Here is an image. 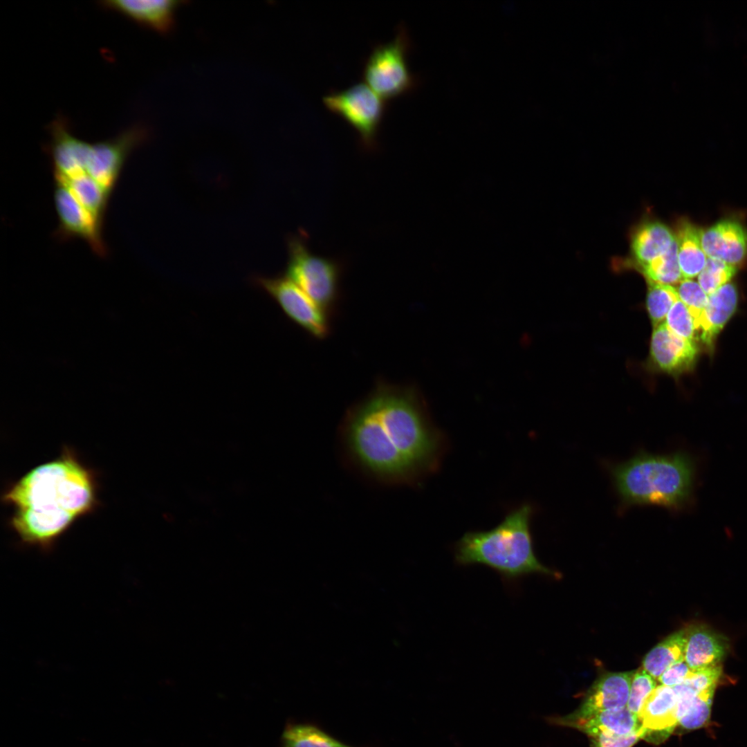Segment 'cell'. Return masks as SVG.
I'll list each match as a JSON object with an SVG mask.
<instances>
[{
    "instance_id": "obj_1",
    "label": "cell",
    "mask_w": 747,
    "mask_h": 747,
    "mask_svg": "<svg viewBox=\"0 0 747 747\" xmlns=\"http://www.w3.org/2000/svg\"><path fill=\"white\" fill-rule=\"evenodd\" d=\"M338 442L344 465L387 486L417 482L436 465L442 445L420 392L383 380L347 409Z\"/></svg>"
},
{
    "instance_id": "obj_2",
    "label": "cell",
    "mask_w": 747,
    "mask_h": 747,
    "mask_svg": "<svg viewBox=\"0 0 747 747\" xmlns=\"http://www.w3.org/2000/svg\"><path fill=\"white\" fill-rule=\"evenodd\" d=\"M97 491L95 472L66 446L58 457L12 483L1 498L13 509L9 524L21 542L48 551L74 522L93 512Z\"/></svg>"
},
{
    "instance_id": "obj_3",
    "label": "cell",
    "mask_w": 747,
    "mask_h": 747,
    "mask_svg": "<svg viewBox=\"0 0 747 747\" xmlns=\"http://www.w3.org/2000/svg\"><path fill=\"white\" fill-rule=\"evenodd\" d=\"M531 514V507L524 504L492 530L466 533L455 546L456 562L461 565H485L508 580L531 573L554 575L535 554L530 531Z\"/></svg>"
},
{
    "instance_id": "obj_4",
    "label": "cell",
    "mask_w": 747,
    "mask_h": 747,
    "mask_svg": "<svg viewBox=\"0 0 747 747\" xmlns=\"http://www.w3.org/2000/svg\"><path fill=\"white\" fill-rule=\"evenodd\" d=\"M694 465L684 453L640 454L616 466L614 477L622 499L677 509L692 497Z\"/></svg>"
},
{
    "instance_id": "obj_5",
    "label": "cell",
    "mask_w": 747,
    "mask_h": 747,
    "mask_svg": "<svg viewBox=\"0 0 747 747\" xmlns=\"http://www.w3.org/2000/svg\"><path fill=\"white\" fill-rule=\"evenodd\" d=\"M307 238L304 232L288 237L286 277L333 317L341 297L343 264L312 252Z\"/></svg>"
},
{
    "instance_id": "obj_6",
    "label": "cell",
    "mask_w": 747,
    "mask_h": 747,
    "mask_svg": "<svg viewBox=\"0 0 747 747\" xmlns=\"http://www.w3.org/2000/svg\"><path fill=\"white\" fill-rule=\"evenodd\" d=\"M410 48L407 32L400 26L395 37L375 46L365 62V83L385 101L411 91L419 83L408 66Z\"/></svg>"
},
{
    "instance_id": "obj_7",
    "label": "cell",
    "mask_w": 747,
    "mask_h": 747,
    "mask_svg": "<svg viewBox=\"0 0 747 747\" xmlns=\"http://www.w3.org/2000/svg\"><path fill=\"white\" fill-rule=\"evenodd\" d=\"M322 101L329 111L356 131L365 150L376 149L386 103L367 84L357 83L346 89L333 91L324 96Z\"/></svg>"
},
{
    "instance_id": "obj_8",
    "label": "cell",
    "mask_w": 747,
    "mask_h": 747,
    "mask_svg": "<svg viewBox=\"0 0 747 747\" xmlns=\"http://www.w3.org/2000/svg\"><path fill=\"white\" fill-rule=\"evenodd\" d=\"M255 282L311 337L324 340L330 335L332 317L287 277H259Z\"/></svg>"
},
{
    "instance_id": "obj_9",
    "label": "cell",
    "mask_w": 747,
    "mask_h": 747,
    "mask_svg": "<svg viewBox=\"0 0 747 747\" xmlns=\"http://www.w3.org/2000/svg\"><path fill=\"white\" fill-rule=\"evenodd\" d=\"M149 133L147 127L136 124L114 138L91 143L86 174L111 194L128 156L146 141Z\"/></svg>"
},
{
    "instance_id": "obj_10",
    "label": "cell",
    "mask_w": 747,
    "mask_h": 747,
    "mask_svg": "<svg viewBox=\"0 0 747 747\" xmlns=\"http://www.w3.org/2000/svg\"><path fill=\"white\" fill-rule=\"evenodd\" d=\"M55 183L54 201L58 217L55 237L65 241L80 238L85 241L96 255L105 257L107 248L102 236V228L64 185Z\"/></svg>"
},
{
    "instance_id": "obj_11",
    "label": "cell",
    "mask_w": 747,
    "mask_h": 747,
    "mask_svg": "<svg viewBox=\"0 0 747 747\" xmlns=\"http://www.w3.org/2000/svg\"><path fill=\"white\" fill-rule=\"evenodd\" d=\"M635 671L609 672L602 675L591 686L580 706L563 717H548L547 722L560 726L567 721L587 718L596 713L627 707Z\"/></svg>"
},
{
    "instance_id": "obj_12",
    "label": "cell",
    "mask_w": 747,
    "mask_h": 747,
    "mask_svg": "<svg viewBox=\"0 0 747 747\" xmlns=\"http://www.w3.org/2000/svg\"><path fill=\"white\" fill-rule=\"evenodd\" d=\"M48 146L55 179H68L86 174L91 143L73 135L64 117H57L48 127Z\"/></svg>"
},
{
    "instance_id": "obj_13",
    "label": "cell",
    "mask_w": 747,
    "mask_h": 747,
    "mask_svg": "<svg viewBox=\"0 0 747 747\" xmlns=\"http://www.w3.org/2000/svg\"><path fill=\"white\" fill-rule=\"evenodd\" d=\"M698 354L695 342L684 339L672 332L665 322L654 327L649 360L658 370L671 375H679L690 370Z\"/></svg>"
},
{
    "instance_id": "obj_14",
    "label": "cell",
    "mask_w": 747,
    "mask_h": 747,
    "mask_svg": "<svg viewBox=\"0 0 747 747\" xmlns=\"http://www.w3.org/2000/svg\"><path fill=\"white\" fill-rule=\"evenodd\" d=\"M676 705L673 688L657 685L645 701L638 716L642 739L654 744L664 741L678 726Z\"/></svg>"
},
{
    "instance_id": "obj_15",
    "label": "cell",
    "mask_w": 747,
    "mask_h": 747,
    "mask_svg": "<svg viewBox=\"0 0 747 747\" xmlns=\"http://www.w3.org/2000/svg\"><path fill=\"white\" fill-rule=\"evenodd\" d=\"M701 240L708 258L735 266L747 255V231L735 221H722L701 230Z\"/></svg>"
},
{
    "instance_id": "obj_16",
    "label": "cell",
    "mask_w": 747,
    "mask_h": 747,
    "mask_svg": "<svg viewBox=\"0 0 747 747\" xmlns=\"http://www.w3.org/2000/svg\"><path fill=\"white\" fill-rule=\"evenodd\" d=\"M182 1L173 0L104 1L103 6L120 12L138 24L166 33L174 27L176 13Z\"/></svg>"
},
{
    "instance_id": "obj_17",
    "label": "cell",
    "mask_w": 747,
    "mask_h": 747,
    "mask_svg": "<svg viewBox=\"0 0 747 747\" xmlns=\"http://www.w3.org/2000/svg\"><path fill=\"white\" fill-rule=\"evenodd\" d=\"M727 648L725 638L704 625L686 628L684 660L692 671L719 665Z\"/></svg>"
},
{
    "instance_id": "obj_18",
    "label": "cell",
    "mask_w": 747,
    "mask_h": 747,
    "mask_svg": "<svg viewBox=\"0 0 747 747\" xmlns=\"http://www.w3.org/2000/svg\"><path fill=\"white\" fill-rule=\"evenodd\" d=\"M737 300L736 286L730 282L708 295L699 329L701 339L708 349H712L718 334L735 313Z\"/></svg>"
},
{
    "instance_id": "obj_19",
    "label": "cell",
    "mask_w": 747,
    "mask_h": 747,
    "mask_svg": "<svg viewBox=\"0 0 747 747\" xmlns=\"http://www.w3.org/2000/svg\"><path fill=\"white\" fill-rule=\"evenodd\" d=\"M561 726L576 728L589 737L627 735L640 727L638 717L627 707L602 711L587 718L564 722Z\"/></svg>"
},
{
    "instance_id": "obj_20",
    "label": "cell",
    "mask_w": 747,
    "mask_h": 747,
    "mask_svg": "<svg viewBox=\"0 0 747 747\" xmlns=\"http://www.w3.org/2000/svg\"><path fill=\"white\" fill-rule=\"evenodd\" d=\"M676 241L674 234L664 223L647 221L641 224L631 238V252L639 267L664 254Z\"/></svg>"
},
{
    "instance_id": "obj_21",
    "label": "cell",
    "mask_w": 747,
    "mask_h": 747,
    "mask_svg": "<svg viewBox=\"0 0 747 747\" xmlns=\"http://www.w3.org/2000/svg\"><path fill=\"white\" fill-rule=\"evenodd\" d=\"M679 267L683 279L700 274L706 264L701 240V230L687 221L679 223L675 235Z\"/></svg>"
},
{
    "instance_id": "obj_22",
    "label": "cell",
    "mask_w": 747,
    "mask_h": 747,
    "mask_svg": "<svg viewBox=\"0 0 747 747\" xmlns=\"http://www.w3.org/2000/svg\"><path fill=\"white\" fill-rule=\"evenodd\" d=\"M55 181L64 185L97 223L103 228L111 193L87 174L68 179H55Z\"/></svg>"
},
{
    "instance_id": "obj_23",
    "label": "cell",
    "mask_w": 747,
    "mask_h": 747,
    "mask_svg": "<svg viewBox=\"0 0 747 747\" xmlns=\"http://www.w3.org/2000/svg\"><path fill=\"white\" fill-rule=\"evenodd\" d=\"M686 628L668 636L652 648L643 661V669L658 680L667 668L684 660Z\"/></svg>"
},
{
    "instance_id": "obj_24",
    "label": "cell",
    "mask_w": 747,
    "mask_h": 747,
    "mask_svg": "<svg viewBox=\"0 0 747 747\" xmlns=\"http://www.w3.org/2000/svg\"><path fill=\"white\" fill-rule=\"evenodd\" d=\"M326 731L312 723L289 721L286 725L279 747H344Z\"/></svg>"
},
{
    "instance_id": "obj_25",
    "label": "cell",
    "mask_w": 747,
    "mask_h": 747,
    "mask_svg": "<svg viewBox=\"0 0 747 747\" xmlns=\"http://www.w3.org/2000/svg\"><path fill=\"white\" fill-rule=\"evenodd\" d=\"M640 270L647 282L668 285L679 283L683 278L678 260L676 241L664 254L640 267Z\"/></svg>"
},
{
    "instance_id": "obj_26",
    "label": "cell",
    "mask_w": 747,
    "mask_h": 747,
    "mask_svg": "<svg viewBox=\"0 0 747 747\" xmlns=\"http://www.w3.org/2000/svg\"><path fill=\"white\" fill-rule=\"evenodd\" d=\"M647 282L646 306L650 321L655 327L663 322L679 297L676 288L672 285Z\"/></svg>"
},
{
    "instance_id": "obj_27",
    "label": "cell",
    "mask_w": 747,
    "mask_h": 747,
    "mask_svg": "<svg viewBox=\"0 0 747 747\" xmlns=\"http://www.w3.org/2000/svg\"><path fill=\"white\" fill-rule=\"evenodd\" d=\"M736 271L735 266L708 257L704 268L698 275V283L709 295L728 283Z\"/></svg>"
},
{
    "instance_id": "obj_28",
    "label": "cell",
    "mask_w": 747,
    "mask_h": 747,
    "mask_svg": "<svg viewBox=\"0 0 747 747\" xmlns=\"http://www.w3.org/2000/svg\"><path fill=\"white\" fill-rule=\"evenodd\" d=\"M716 687L699 692L678 726L686 730L699 728L707 724L710 717L711 707Z\"/></svg>"
},
{
    "instance_id": "obj_29",
    "label": "cell",
    "mask_w": 747,
    "mask_h": 747,
    "mask_svg": "<svg viewBox=\"0 0 747 747\" xmlns=\"http://www.w3.org/2000/svg\"><path fill=\"white\" fill-rule=\"evenodd\" d=\"M676 289L680 300L688 308L694 320L697 331H699L701 318L706 306L708 295L703 291L699 284L692 279H683Z\"/></svg>"
},
{
    "instance_id": "obj_30",
    "label": "cell",
    "mask_w": 747,
    "mask_h": 747,
    "mask_svg": "<svg viewBox=\"0 0 747 747\" xmlns=\"http://www.w3.org/2000/svg\"><path fill=\"white\" fill-rule=\"evenodd\" d=\"M656 687L655 679L643 669L635 671L630 686L627 709L638 717L645 701Z\"/></svg>"
},
{
    "instance_id": "obj_31",
    "label": "cell",
    "mask_w": 747,
    "mask_h": 747,
    "mask_svg": "<svg viewBox=\"0 0 747 747\" xmlns=\"http://www.w3.org/2000/svg\"><path fill=\"white\" fill-rule=\"evenodd\" d=\"M667 326L677 335L695 342L697 329L687 306L680 300L676 302L666 316Z\"/></svg>"
},
{
    "instance_id": "obj_32",
    "label": "cell",
    "mask_w": 747,
    "mask_h": 747,
    "mask_svg": "<svg viewBox=\"0 0 747 747\" xmlns=\"http://www.w3.org/2000/svg\"><path fill=\"white\" fill-rule=\"evenodd\" d=\"M721 673L722 667L719 665L694 671L692 675L685 681L699 694L710 688L716 687Z\"/></svg>"
},
{
    "instance_id": "obj_33",
    "label": "cell",
    "mask_w": 747,
    "mask_h": 747,
    "mask_svg": "<svg viewBox=\"0 0 747 747\" xmlns=\"http://www.w3.org/2000/svg\"><path fill=\"white\" fill-rule=\"evenodd\" d=\"M693 672L685 660H682L667 668L658 681L661 685L673 688L689 679Z\"/></svg>"
},
{
    "instance_id": "obj_34",
    "label": "cell",
    "mask_w": 747,
    "mask_h": 747,
    "mask_svg": "<svg viewBox=\"0 0 747 747\" xmlns=\"http://www.w3.org/2000/svg\"><path fill=\"white\" fill-rule=\"evenodd\" d=\"M642 730L640 728L629 735L623 736L599 735L591 737V747H631L642 739Z\"/></svg>"
},
{
    "instance_id": "obj_35",
    "label": "cell",
    "mask_w": 747,
    "mask_h": 747,
    "mask_svg": "<svg viewBox=\"0 0 747 747\" xmlns=\"http://www.w3.org/2000/svg\"><path fill=\"white\" fill-rule=\"evenodd\" d=\"M344 747H351V746H347V745H346V746H345Z\"/></svg>"
}]
</instances>
